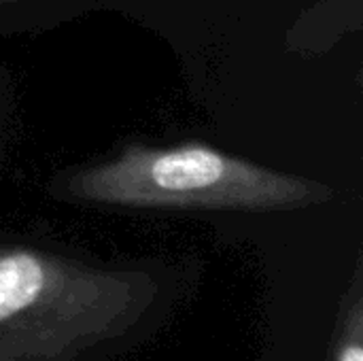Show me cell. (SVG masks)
Listing matches in <instances>:
<instances>
[{"label":"cell","instance_id":"6da1fadb","mask_svg":"<svg viewBox=\"0 0 363 361\" xmlns=\"http://www.w3.org/2000/svg\"><path fill=\"white\" fill-rule=\"evenodd\" d=\"M53 194L96 206L247 213L306 209L334 196L325 183L202 143L123 145L102 162L62 174Z\"/></svg>","mask_w":363,"mask_h":361},{"label":"cell","instance_id":"7a4b0ae2","mask_svg":"<svg viewBox=\"0 0 363 361\" xmlns=\"http://www.w3.org/2000/svg\"><path fill=\"white\" fill-rule=\"evenodd\" d=\"M79 272L38 249L11 247L0 251V323L30 311L47 294L66 285Z\"/></svg>","mask_w":363,"mask_h":361},{"label":"cell","instance_id":"3957f363","mask_svg":"<svg viewBox=\"0 0 363 361\" xmlns=\"http://www.w3.org/2000/svg\"><path fill=\"white\" fill-rule=\"evenodd\" d=\"M338 361H363V349L357 340L349 343L347 347H342Z\"/></svg>","mask_w":363,"mask_h":361},{"label":"cell","instance_id":"277c9868","mask_svg":"<svg viewBox=\"0 0 363 361\" xmlns=\"http://www.w3.org/2000/svg\"><path fill=\"white\" fill-rule=\"evenodd\" d=\"M4 2H15V0H0V4H4Z\"/></svg>","mask_w":363,"mask_h":361}]
</instances>
